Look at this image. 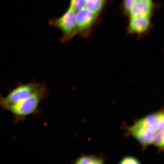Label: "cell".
<instances>
[{
  "instance_id": "12",
  "label": "cell",
  "mask_w": 164,
  "mask_h": 164,
  "mask_svg": "<svg viewBox=\"0 0 164 164\" xmlns=\"http://www.w3.org/2000/svg\"><path fill=\"white\" fill-rule=\"evenodd\" d=\"M137 0H124V6L126 11L129 12L130 9Z\"/></svg>"
},
{
  "instance_id": "4",
  "label": "cell",
  "mask_w": 164,
  "mask_h": 164,
  "mask_svg": "<svg viewBox=\"0 0 164 164\" xmlns=\"http://www.w3.org/2000/svg\"><path fill=\"white\" fill-rule=\"evenodd\" d=\"M51 26L59 29L63 36L61 38L62 43L69 41L76 35V12L70 7L60 17L50 19Z\"/></svg>"
},
{
  "instance_id": "2",
  "label": "cell",
  "mask_w": 164,
  "mask_h": 164,
  "mask_svg": "<svg viewBox=\"0 0 164 164\" xmlns=\"http://www.w3.org/2000/svg\"><path fill=\"white\" fill-rule=\"evenodd\" d=\"M49 89L42 82L30 96L9 108L7 110L12 114L14 122L23 120L27 116L35 113L40 101L47 96Z\"/></svg>"
},
{
  "instance_id": "13",
  "label": "cell",
  "mask_w": 164,
  "mask_h": 164,
  "mask_svg": "<svg viewBox=\"0 0 164 164\" xmlns=\"http://www.w3.org/2000/svg\"><path fill=\"white\" fill-rule=\"evenodd\" d=\"M145 1L150 2H152V0H143Z\"/></svg>"
},
{
  "instance_id": "7",
  "label": "cell",
  "mask_w": 164,
  "mask_h": 164,
  "mask_svg": "<svg viewBox=\"0 0 164 164\" xmlns=\"http://www.w3.org/2000/svg\"><path fill=\"white\" fill-rule=\"evenodd\" d=\"M150 23L149 17L131 18L129 25L130 32L140 34L145 32Z\"/></svg>"
},
{
  "instance_id": "3",
  "label": "cell",
  "mask_w": 164,
  "mask_h": 164,
  "mask_svg": "<svg viewBox=\"0 0 164 164\" xmlns=\"http://www.w3.org/2000/svg\"><path fill=\"white\" fill-rule=\"evenodd\" d=\"M40 84V83L32 82L17 86L5 96L0 97V106L7 110L10 107L30 96L39 87Z\"/></svg>"
},
{
  "instance_id": "8",
  "label": "cell",
  "mask_w": 164,
  "mask_h": 164,
  "mask_svg": "<svg viewBox=\"0 0 164 164\" xmlns=\"http://www.w3.org/2000/svg\"><path fill=\"white\" fill-rule=\"evenodd\" d=\"M105 0H87L85 8L92 13L97 14L102 9Z\"/></svg>"
},
{
  "instance_id": "6",
  "label": "cell",
  "mask_w": 164,
  "mask_h": 164,
  "mask_svg": "<svg viewBox=\"0 0 164 164\" xmlns=\"http://www.w3.org/2000/svg\"><path fill=\"white\" fill-rule=\"evenodd\" d=\"M152 7V2L137 0L129 11L131 18L149 17Z\"/></svg>"
},
{
  "instance_id": "1",
  "label": "cell",
  "mask_w": 164,
  "mask_h": 164,
  "mask_svg": "<svg viewBox=\"0 0 164 164\" xmlns=\"http://www.w3.org/2000/svg\"><path fill=\"white\" fill-rule=\"evenodd\" d=\"M128 132L145 148L153 145L164 148L163 110L150 114L128 128Z\"/></svg>"
},
{
  "instance_id": "9",
  "label": "cell",
  "mask_w": 164,
  "mask_h": 164,
  "mask_svg": "<svg viewBox=\"0 0 164 164\" xmlns=\"http://www.w3.org/2000/svg\"><path fill=\"white\" fill-rule=\"evenodd\" d=\"M75 162L76 164H102L103 160L97 157L85 155L79 158Z\"/></svg>"
},
{
  "instance_id": "10",
  "label": "cell",
  "mask_w": 164,
  "mask_h": 164,
  "mask_svg": "<svg viewBox=\"0 0 164 164\" xmlns=\"http://www.w3.org/2000/svg\"><path fill=\"white\" fill-rule=\"evenodd\" d=\"M87 0H70L69 7L75 12L78 11L85 6Z\"/></svg>"
},
{
  "instance_id": "5",
  "label": "cell",
  "mask_w": 164,
  "mask_h": 164,
  "mask_svg": "<svg viewBox=\"0 0 164 164\" xmlns=\"http://www.w3.org/2000/svg\"><path fill=\"white\" fill-rule=\"evenodd\" d=\"M97 14L94 13L84 7L76 13V35L83 38L87 37L97 19Z\"/></svg>"
},
{
  "instance_id": "11",
  "label": "cell",
  "mask_w": 164,
  "mask_h": 164,
  "mask_svg": "<svg viewBox=\"0 0 164 164\" xmlns=\"http://www.w3.org/2000/svg\"><path fill=\"white\" fill-rule=\"evenodd\" d=\"M120 164H140L141 163L139 160L135 157L128 156L123 158L120 161Z\"/></svg>"
}]
</instances>
